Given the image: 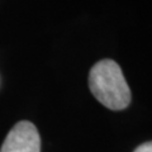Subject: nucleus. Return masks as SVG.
<instances>
[{"instance_id":"nucleus-3","label":"nucleus","mask_w":152,"mask_h":152,"mask_svg":"<svg viewBox=\"0 0 152 152\" xmlns=\"http://www.w3.org/2000/svg\"><path fill=\"white\" fill-rule=\"evenodd\" d=\"M133 152H152V141L145 142V143L140 145Z\"/></svg>"},{"instance_id":"nucleus-2","label":"nucleus","mask_w":152,"mask_h":152,"mask_svg":"<svg viewBox=\"0 0 152 152\" xmlns=\"http://www.w3.org/2000/svg\"><path fill=\"white\" fill-rule=\"evenodd\" d=\"M0 152H41V137L36 126L28 121L18 122L8 133Z\"/></svg>"},{"instance_id":"nucleus-1","label":"nucleus","mask_w":152,"mask_h":152,"mask_svg":"<svg viewBox=\"0 0 152 152\" xmlns=\"http://www.w3.org/2000/svg\"><path fill=\"white\" fill-rule=\"evenodd\" d=\"M89 88L94 98L110 110H123L131 103V90L123 71L110 58L99 61L91 67Z\"/></svg>"}]
</instances>
